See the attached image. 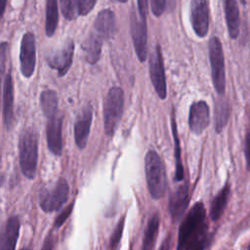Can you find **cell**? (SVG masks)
Wrapping results in <instances>:
<instances>
[{
  "label": "cell",
  "instance_id": "1",
  "mask_svg": "<svg viewBox=\"0 0 250 250\" xmlns=\"http://www.w3.org/2000/svg\"><path fill=\"white\" fill-rule=\"evenodd\" d=\"M206 211L201 201L196 202L188 212L179 228L176 250H188L196 241L205 238Z\"/></svg>",
  "mask_w": 250,
  "mask_h": 250
},
{
  "label": "cell",
  "instance_id": "2",
  "mask_svg": "<svg viewBox=\"0 0 250 250\" xmlns=\"http://www.w3.org/2000/svg\"><path fill=\"white\" fill-rule=\"evenodd\" d=\"M145 171L148 191L153 199H160L167 190L168 182L164 163L159 154L148 150L145 157Z\"/></svg>",
  "mask_w": 250,
  "mask_h": 250
},
{
  "label": "cell",
  "instance_id": "3",
  "mask_svg": "<svg viewBox=\"0 0 250 250\" xmlns=\"http://www.w3.org/2000/svg\"><path fill=\"white\" fill-rule=\"evenodd\" d=\"M146 0H139L137 2L138 14L132 9L130 15V30L137 57L140 62H145L147 57V32H146Z\"/></svg>",
  "mask_w": 250,
  "mask_h": 250
},
{
  "label": "cell",
  "instance_id": "4",
  "mask_svg": "<svg viewBox=\"0 0 250 250\" xmlns=\"http://www.w3.org/2000/svg\"><path fill=\"white\" fill-rule=\"evenodd\" d=\"M19 158L23 175L33 179L38 160V133L33 128H25L20 135Z\"/></svg>",
  "mask_w": 250,
  "mask_h": 250
},
{
  "label": "cell",
  "instance_id": "5",
  "mask_svg": "<svg viewBox=\"0 0 250 250\" xmlns=\"http://www.w3.org/2000/svg\"><path fill=\"white\" fill-rule=\"evenodd\" d=\"M208 54L214 88L219 96H224L226 90L225 56L222 42L217 36H213L209 40Z\"/></svg>",
  "mask_w": 250,
  "mask_h": 250
},
{
  "label": "cell",
  "instance_id": "6",
  "mask_svg": "<svg viewBox=\"0 0 250 250\" xmlns=\"http://www.w3.org/2000/svg\"><path fill=\"white\" fill-rule=\"evenodd\" d=\"M124 105V93L120 87H112L104 104V123L106 136H113L120 121Z\"/></svg>",
  "mask_w": 250,
  "mask_h": 250
},
{
  "label": "cell",
  "instance_id": "7",
  "mask_svg": "<svg viewBox=\"0 0 250 250\" xmlns=\"http://www.w3.org/2000/svg\"><path fill=\"white\" fill-rule=\"evenodd\" d=\"M68 193V183L65 179L61 178L51 188H43L41 190L39 195L40 208L46 213L59 210L67 200Z\"/></svg>",
  "mask_w": 250,
  "mask_h": 250
},
{
  "label": "cell",
  "instance_id": "8",
  "mask_svg": "<svg viewBox=\"0 0 250 250\" xmlns=\"http://www.w3.org/2000/svg\"><path fill=\"white\" fill-rule=\"evenodd\" d=\"M149 76L153 88L161 100L167 97V84L164 69V62L162 53L159 45H156L149 56Z\"/></svg>",
  "mask_w": 250,
  "mask_h": 250
},
{
  "label": "cell",
  "instance_id": "9",
  "mask_svg": "<svg viewBox=\"0 0 250 250\" xmlns=\"http://www.w3.org/2000/svg\"><path fill=\"white\" fill-rule=\"evenodd\" d=\"M21 71L26 78L32 76L36 63V46L33 33L26 32L22 36L20 51Z\"/></svg>",
  "mask_w": 250,
  "mask_h": 250
},
{
  "label": "cell",
  "instance_id": "10",
  "mask_svg": "<svg viewBox=\"0 0 250 250\" xmlns=\"http://www.w3.org/2000/svg\"><path fill=\"white\" fill-rule=\"evenodd\" d=\"M190 22L194 33L203 38L209 30V6L204 0H192L190 3Z\"/></svg>",
  "mask_w": 250,
  "mask_h": 250
},
{
  "label": "cell",
  "instance_id": "11",
  "mask_svg": "<svg viewBox=\"0 0 250 250\" xmlns=\"http://www.w3.org/2000/svg\"><path fill=\"white\" fill-rule=\"evenodd\" d=\"M74 53V42L68 39L64 44L57 51L50 54L47 58L48 64L58 70V75L60 77L66 74L72 63V58Z\"/></svg>",
  "mask_w": 250,
  "mask_h": 250
},
{
  "label": "cell",
  "instance_id": "12",
  "mask_svg": "<svg viewBox=\"0 0 250 250\" xmlns=\"http://www.w3.org/2000/svg\"><path fill=\"white\" fill-rule=\"evenodd\" d=\"M210 122V109L205 101H198L191 104L188 112L189 130L196 136L201 135Z\"/></svg>",
  "mask_w": 250,
  "mask_h": 250
},
{
  "label": "cell",
  "instance_id": "13",
  "mask_svg": "<svg viewBox=\"0 0 250 250\" xmlns=\"http://www.w3.org/2000/svg\"><path fill=\"white\" fill-rule=\"evenodd\" d=\"M92 118L93 109L92 106L88 104L80 111L74 123V140L76 146L80 149H83L87 145Z\"/></svg>",
  "mask_w": 250,
  "mask_h": 250
},
{
  "label": "cell",
  "instance_id": "14",
  "mask_svg": "<svg viewBox=\"0 0 250 250\" xmlns=\"http://www.w3.org/2000/svg\"><path fill=\"white\" fill-rule=\"evenodd\" d=\"M189 203V188L188 185L183 184L179 186L170 195L169 212L174 222L182 218Z\"/></svg>",
  "mask_w": 250,
  "mask_h": 250
},
{
  "label": "cell",
  "instance_id": "15",
  "mask_svg": "<svg viewBox=\"0 0 250 250\" xmlns=\"http://www.w3.org/2000/svg\"><path fill=\"white\" fill-rule=\"evenodd\" d=\"M63 117L59 113L48 119L46 127L47 144L50 151L55 155H61L62 150V128Z\"/></svg>",
  "mask_w": 250,
  "mask_h": 250
},
{
  "label": "cell",
  "instance_id": "16",
  "mask_svg": "<svg viewBox=\"0 0 250 250\" xmlns=\"http://www.w3.org/2000/svg\"><path fill=\"white\" fill-rule=\"evenodd\" d=\"M21 224L17 216H11L0 229V250H16Z\"/></svg>",
  "mask_w": 250,
  "mask_h": 250
},
{
  "label": "cell",
  "instance_id": "17",
  "mask_svg": "<svg viewBox=\"0 0 250 250\" xmlns=\"http://www.w3.org/2000/svg\"><path fill=\"white\" fill-rule=\"evenodd\" d=\"M3 116L7 129L12 127L14 122V84L10 72L5 75L3 88Z\"/></svg>",
  "mask_w": 250,
  "mask_h": 250
},
{
  "label": "cell",
  "instance_id": "18",
  "mask_svg": "<svg viewBox=\"0 0 250 250\" xmlns=\"http://www.w3.org/2000/svg\"><path fill=\"white\" fill-rule=\"evenodd\" d=\"M94 29L102 38H110L116 30L114 13L109 9L101 11L94 21Z\"/></svg>",
  "mask_w": 250,
  "mask_h": 250
},
{
  "label": "cell",
  "instance_id": "19",
  "mask_svg": "<svg viewBox=\"0 0 250 250\" xmlns=\"http://www.w3.org/2000/svg\"><path fill=\"white\" fill-rule=\"evenodd\" d=\"M225 18L227 21V26L230 38L235 39L239 34L240 19L239 10L237 2L234 0H226L223 2Z\"/></svg>",
  "mask_w": 250,
  "mask_h": 250
},
{
  "label": "cell",
  "instance_id": "20",
  "mask_svg": "<svg viewBox=\"0 0 250 250\" xmlns=\"http://www.w3.org/2000/svg\"><path fill=\"white\" fill-rule=\"evenodd\" d=\"M103 39L95 31L91 32L84 43L82 44V49L85 54V59L90 64H95L101 56Z\"/></svg>",
  "mask_w": 250,
  "mask_h": 250
},
{
  "label": "cell",
  "instance_id": "21",
  "mask_svg": "<svg viewBox=\"0 0 250 250\" xmlns=\"http://www.w3.org/2000/svg\"><path fill=\"white\" fill-rule=\"evenodd\" d=\"M229 184L226 183L225 186L221 188V190L213 198L210 207V217L213 221H217L222 217L229 201Z\"/></svg>",
  "mask_w": 250,
  "mask_h": 250
},
{
  "label": "cell",
  "instance_id": "22",
  "mask_svg": "<svg viewBox=\"0 0 250 250\" xmlns=\"http://www.w3.org/2000/svg\"><path fill=\"white\" fill-rule=\"evenodd\" d=\"M229 104L223 96H220L215 102L214 107V120H215V130L217 133H221L225 126L227 125L229 117Z\"/></svg>",
  "mask_w": 250,
  "mask_h": 250
},
{
  "label": "cell",
  "instance_id": "23",
  "mask_svg": "<svg viewBox=\"0 0 250 250\" xmlns=\"http://www.w3.org/2000/svg\"><path fill=\"white\" fill-rule=\"evenodd\" d=\"M40 105L44 115L49 119L58 114V96L53 90H44L40 95Z\"/></svg>",
  "mask_w": 250,
  "mask_h": 250
},
{
  "label": "cell",
  "instance_id": "24",
  "mask_svg": "<svg viewBox=\"0 0 250 250\" xmlns=\"http://www.w3.org/2000/svg\"><path fill=\"white\" fill-rule=\"evenodd\" d=\"M159 216L158 214H154L147 222L146 228L144 233L143 239V247L142 250H151L155 243V239L159 229Z\"/></svg>",
  "mask_w": 250,
  "mask_h": 250
},
{
  "label": "cell",
  "instance_id": "25",
  "mask_svg": "<svg viewBox=\"0 0 250 250\" xmlns=\"http://www.w3.org/2000/svg\"><path fill=\"white\" fill-rule=\"evenodd\" d=\"M59 8L56 0H47L46 2V23L45 30L47 36H52L58 26Z\"/></svg>",
  "mask_w": 250,
  "mask_h": 250
},
{
  "label": "cell",
  "instance_id": "26",
  "mask_svg": "<svg viewBox=\"0 0 250 250\" xmlns=\"http://www.w3.org/2000/svg\"><path fill=\"white\" fill-rule=\"evenodd\" d=\"M172 123V132H173V139H174V151H175V160H176V172H175V181H182L184 179V166L182 163L181 158V145H180V139L178 137L177 132V126L175 121L174 113L172 114L171 118Z\"/></svg>",
  "mask_w": 250,
  "mask_h": 250
},
{
  "label": "cell",
  "instance_id": "27",
  "mask_svg": "<svg viewBox=\"0 0 250 250\" xmlns=\"http://www.w3.org/2000/svg\"><path fill=\"white\" fill-rule=\"evenodd\" d=\"M61 11L66 20H74L79 16L77 0H61Z\"/></svg>",
  "mask_w": 250,
  "mask_h": 250
},
{
  "label": "cell",
  "instance_id": "28",
  "mask_svg": "<svg viewBox=\"0 0 250 250\" xmlns=\"http://www.w3.org/2000/svg\"><path fill=\"white\" fill-rule=\"evenodd\" d=\"M124 226H125V216H123L118 223L116 224L115 228L113 229V231L110 235V239H109V247L114 250L117 245L119 244L121 237H122V233H123V229H124Z\"/></svg>",
  "mask_w": 250,
  "mask_h": 250
},
{
  "label": "cell",
  "instance_id": "29",
  "mask_svg": "<svg viewBox=\"0 0 250 250\" xmlns=\"http://www.w3.org/2000/svg\"><path fill=\"white\" fill-rule=\"evenodd\" d=\"M73 206H74V202L72 201L69 205H67L58 216L57 218L55 219L54 221V229H59L61 228L64 222L68 219V217L70 216L72 210H73Z\"/></svg>",
  "mask_w": 250,
  "mask_h": 250
},
{
  "label": "cell",
  "instance_id": "30",
  "mask_svg": "<svg viewBox=\"0 0 250 250\" xmlns=\"http://www.w3.org/2000/svg\"><path fill=\"white\" fill-rule=\"evenodd\" d=\"M79 16H86L97 3L96 0H77Z\"/></svg>",
  "mask_w": 250,
  "mask_h": 250
},
{
  "label": "cell",
  "instance_id": "31",
  "mask_svg": "<svg viewBox=\"0 0 250 250\" xmlns=\"http://www.w3.org/2000/svg\"><path fill=\"white\" fill-rule=\"evenodd\" d=\"M166 4L167 2L165 0H151L150 8L153 15L155 17H160L166 8Z\"/></svg>",
  "mask_w": 250,
  "mask_h": 250
},
{
  "label": "cell",
  "instance_id": "32",
  "mask_svg": "<svg viewBox=\"0 0 250 250\" xmlns=\"http://www.w3.org/2000/svg\"><path fill=\"white\" fill-rule=\"evenodd\" d=\"M56 243H57V237L54 234L53 230H51L45 237L41 250H54Z\"/></svg>",
  "mask_w": 250,
  "mask_h": 250
},
{
  "label": "cell",
  "instance_id": "33",
  "mask_svg": "<svg viewBox=\"0 0 250 250\" xmlns=\"http://www.w3.org/2000/svg\"><path fill=\"white\" fill-rule=\"evenodd\" d=\"M7 52H8V43L7 42L0 43V77L3 75L5 70Z\"/></svg>",
  "mask_w": 250,
  "mask_h": 250
},
{
  "label": "cell",
  "instance_id": "34",
  "mask_svg": "<svg viewBox=\"0 0 250 250\" xmlns=\"http://www.w3.org/2000/svg\"><path fill=\"white\" fill-rule=\"evenodd\" d=\"M244 155H245V160H246V169L250 172V131H248L245 136Z\"/></svg>",
  "mask_w": 250,
  "mask_h": 250
},
{
  "label": "cell",
  "instance_id": "35",
  "mask_svg": "<svg viewBox=\"0 0 250 250\" xmlns=\"http://www.w3.org/2000/svg\"><path fill=\"white\" fill-rule=\"evenodd\" d=\"M204 248H205V238L196 241L191 246H189L188 250H204Z\"/></svg>",
  "mask_w": 250,
  "mask_h": 250
},
{
  "label": "cell",
  "instance_id": "36",
  "mask_svg": "<svg viewBox=\"0 0 250 250\" xmlns=\"http://www.w3.org/2000/svg\"><path fill=\"white\" fill-rule=\"evenodd\" d=\"M6 4H7V1L6 0H0V21L3 18V14L5 12V8H6Z\"/></svg>",
  "mask_w": 250,
  "mask_h": 250
},
{
  "label": "cell",
  "instance_id": "37",
  "mask_svg": "<svg viewBox=\"0 0 250 250\" xmlns=\"http://www.w3.org/2000/svg\"><path fill=\"white\" fill-rule=\"evenodd\" d=\"M169 245H170V238L167 237L161 244L159 250H169Z\"/></svg>",
  "mask_w": 250,
  "mask_h": 250
},
{
  "label": "cell",
  "instance_id": "38",
  "mask_svg": "<svg viewBox=\"0 0 250 250\" xmlns=\"http://www.w3.org/2000/svg\"><path fill=\"white\" fill-rule=\"evenodd\" d=\"M21 250H30L28 247H23V248H21Z\"/></svg>",
  "mask_w": 250,
  "mask_h": 250
},
{
  "label": "cell",
  "instance_id": "39",
  "mask_svg": "<svg viewBox=\"0 0 250 250\" xmlns=\"http://www.w3.org/2000/svg\"><path fill=\"white\" fill-rule=\"evenodd\" d=\"M0 93H1V77H0ZM0 96H1V94H0Z\"/></svg>",
  "mask_w": 250,
  "mask_h": 250
}]
</instances>
